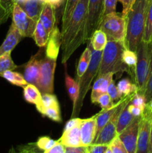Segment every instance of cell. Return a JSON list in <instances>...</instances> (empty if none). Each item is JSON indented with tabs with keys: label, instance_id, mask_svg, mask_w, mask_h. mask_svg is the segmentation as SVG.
Listing matches in <instances>:
<instances>
[{
	"label": "cell",
	"instance_id": "2",
	"mask_svg": "<svg viewBox=\"0 0 152 153\" xmlns=\"http://www.w3.org/2000/svg\"><path fill=\"white\" fill-rule=\"evenodd\" d=\"M125 49L124 43L107 38V44L102 51L98 74H116L124 72L129 74V70L122 62V52Z\"/></svg>",
	"mask_w": 152,
	"mask_h": 153
},
{
	"label": "cell",
	"instance_id": "33",
	"mask_svg": "<svg viewBox=\"0 0 152 153\" xmlns=\"http://www.w3.org/2000/svg\"><path fill=\"white\" fill-rule=\"evenodd\" d=\"M43 116L49 118L50 120L55 121V122L61 123L62 121V117H61L59 102L46 108Z\"/></svg>",
	"mask_w": 152,
	"mask_h": 153
},
{
	"label": "cell",
	"instance_id": "56",
	"mask_svg": "<svg viewBox=\"0 0 152 153\" xmlns=\"http://www.w3.org/2000/svg\"><path fill=\"white\" fill-rule=\"evenodd\" d=\"M61 1H62L63 7H64V5H65V3H66V0H61Z\"/></svg>",
	"mask_w": 152,
	"mask_h": 153
},
{
	"label": "cell",
	"instance_id": "4",
	"mask_svg": "<svg viewBox=\"0 0 152 153\" xmlns=\"http://www.w3.org/2000/svg\"><path fill=\"white\" fill-rule=\"evenodd\" d=\"M151 42L142 40L137 46L136 52L137 62L135 70L134 83L138 88V93L144 94L146 84L150 74V59L151 52Z\"/></svg>",
	"mask_w": 152,
	"mask_h": 153
},
{
	"label": "cell",
	"instance_id": "43",
	"mask_svg": "<svg viewBox=\"0 0 152 153\" xmlns=\"http://www.w3.org/2000/svg\"><path fill=\"white\" fill-rule=\"evenodd\" d=\"M144 95L145 97L147 102L152 99V73L149 76L147 84H146Z\"/></svg>",
	"mask_w": 152,
	"mask_h": 153
},
{
	"label": "cell",
	"instance_id": "25",
	"mask_svg": "<svg viewBox=\"0 0 152 153\" xmlns=\"http://www.w3.org/2000/svg\"><path fill=\"white\" fill-rule=\"evenodd\" d=\"M128 104L124 106L119 112L118 120L116 123V130L118 134H120L125 128H126L134 118V117L128 111Z\"/></svg>",
	"mask_w": 152,
	"mask_h": 153
},
{
	"label": "cell",
	"instance_id": "40",
	"mask_svg": "<svg viewBox=\"0 0 152 153\" xmlns=\"http://www.w3.org/2000/svg\"><path fill=\"white\" fill-rule=\"evenodd\" d=\"M42 99H43V102L44 108L49 107L51 105L58 103V100L57 97L54 95L53 94H42Z\"/></svg>",
	"mask_w": 152,
	"mask_h": 153
},
{
	"label": "cell",
	"instance_id": "57",
	"mask_svg": "<svg viewBox=\"0 0 152 153\" xmlns=\"http://www.w3.org/2000/svg\"><path fill=\"white\" fill-rule=\"evenodd\" d=\"M151 42H152V36H151Z\"/></svg>",
	"mask_w": 152,
	"mask_h": 153
},
{
	"label": "cell",
	"instance_id": "38",
	"mask_svg": "<svg viewBox=\"0 0 152 153\" xmlns=\"http://www.w3.org/2000/svg\"><path fill=\"white\" fill-rule=\"evenodd\" d=\"M109 147L111 149L113 153H128L125 145L123 144L119 137H116L112 143L109 145Z\"/></svg>",
	"mask_w": 152,
	"mask_h": 153
},
{
	"label": "cell",
	"instance_id": "35",
	"mask_svg": "<svg viewBox=\"0 0 152 153\" xmlns=\"http://www.w3.org/2000/svg\"><path fill=\"white\" fill-rule=\"evenodd\" d=\"M95 103L99 105L100 107L101 108V110H106V109L109 108H110L115 104L112 101L111 98H110V97L107 93H105V94H103L101 96H99L98 98L97 99Z\"/></svg>",
	"mask_w": 152,
	"mask_h": 153
},
{
	"label": "cell",
	"instance_id": "51",
	"mask_svg": "<svg viewBox=\"0 0 152 153\" xmlns=\"http://www.w3.org/2000/svg\"><path fill=\"white\" fill-rule=\"evenodd\" d=\"M148 153H152V123L151 126L150 135H149V144H148Z\"/></svg>",
	"mask_w": 152,
	"mask_h": 153
},
{
	"label": "cell",
	"instance_id": "55",
	"mask_svg": "<svg viewBox=\"0 0 152 153\" xmlns=\"http://www.w3.org/2000/svg\"><path fill=\"white\" fill-rule=\"evenodd\" d=\"M104 153H113V151L111 150V149H110V148L109 147V146H108V147H107V150H106V152H104Z\"/></svg>",
	"mask_w": 152,
	"mask_h": 153
},
{
	"label": "cell",
	"instance_id": "23",
	"mask_svg": "<svg viewBox=\"0 0 152 153\" xmlns=\"http://www.w3.org/2000/svg\"><path fill=\"white\" fill-rule=\"evenodd\" d=\"M122 62L129 70V75L134 82L135 70L137 62V52L130 49H125L122 52Z\"/></svg>",
	"mask_w": 152,
	"mask_h": 153
},
{
	"label": "cell",
	"instance_id": "47",
	"mask_svg": "<svg viewBox=\"0 0 152 153\" xmlns=\"http://www.w3.org/2000/svg\"><path fill=\"white\" fill-rule=\"evenodd\" d=\"M43 153H66V146H64L62 143L59 141L49 150L44 151Z\"/></svg>",
	"mask_w": 152,
	"mask_h": 153
},
{
	"label": "cell",
	"instance_id": "19",
	"mask_svg": "<svg viewBox=\"0 0 152 153\" xmlns=\"http://www.w3.org/2000/svg\"><path fill=\"white\" fill-rule=\"evenodd\" d=\"M58 141L62 143L66 147L83 146L81 140H80V125L77 126L71 129L63 131L62 136L58 140Z\"/></svg>",
	"mask_w": 152,
	"mask_h": 153
},
{
	"label": "cell",
	"instance_id": "24",
	"mask_svg": "<svg viewBox=\"0 0 152 153\" xmlns=\"http://www.w3.org/2000/svg\"><path fill=\"white\" fill-rule=\"evenodd\" d=\"M91 54H92V46H91L90 42L88 41L87 47L85 49V50L82 53L80 60H79L78 64H77V79H76V81L78 80L83 76V74L86 72V69L89 67L91 60Z\"/></svg>",
	"mask_w": 152,
	"mask_h": 153
},
{
	"label": "cell",
	"instance_id": "46",
	"mask_svg": "<svg viewBox=\"0 0 152 153\" xmlns=\"http://www.w3.org/2000/svg\"><path fill=\"white\" fill-rule=\"evenodd\" d=\"M12 15L11 13L8 11L4 6L1 4V1H0V25L5 22L7 20L9 17Z\"/></svg>",
	"mask_w": 152,
	"mask_h": 153
},
{
	"label": "cell",
	"instance_id": "9",
	"mask_svg": "<svg viewBox=\"0 0 152 153\" xmlns=\"http://www.w3.org/2000/svg\"><path fill=\"white\" fill-rule=\"evenodd\" d=\"M13 23L23 37H33L37 21L30 17L23 9L17 4L14 3L12 10Z\"/></svg>",
	"mask_w": 152,
	"mask_h": 153
},
{
	"label": "cell",
	"instance_id": "15",
	"mask_svg": "<svg viewBox=\"0 0 152 153\" xmlns=\"http://www.w3.org/2000/svg\"><path fill=\"white\" fill-rule=\"evenodd\" d=\"M113 73L98 75L92 88L91 102L92 103H95L97 99L101 94L107 93V88L110 82L113 81Z\"/></svg>",
	"mask_w": 152,
	"mask_h": 153
},
{
	"label": "cell",
	"instance_id": "21",
	"mask_svg": "<svg viewBox=\"0 0 152 153\" xmlns=\"http://www.w3.org/2000/svg\"><path fill=\"white\" fill-rule=\"evenodd\" d=\"M43 4L44 3L41 0H27L26 1L19 5L30 17L37 22L40 19Z\"/></svg>",
	"mask_w": 152,
	"mask_h": 153
},
{
	"label": "cell",
	"instance_id": "6",
	"mask_svg": "<svg viewBox=\"0 0 152 153\" xmlns=\"http://www.w3.org/2000/svg\"><path fill=\"white\" fill-rule=\"evenodd\" d=\"M126 18L122 13H113L104 15L98 29L104 31L107 38L124 43L126 36Z\"/></svg>",
	"mask_w": 152,
	"mask_h": 153
},
{
	"label": "cell",
	"instance_id": "32",
	"mask_svg": "<svg viewBox=\"0 0 152 153\" xmlns=\"http://www.w3.org/2000/svg\"><path fill=\"white\" fill-rule=\"evenodd\" d=\"M10 53L8 52L0 56V76L7 70H14L17 68V66L12 60Z\"/></svg>",
	"mask_w": 152,
	"mask_h": 153
},
{
	"label": "cell",
	"instance_id": "28",
	"mask_svg": "<svg viewBox=\"0 0 152 153\" xmlns=\"http://www.w3.org/2000/svg\"><path fill=\"white\" fill-rule=\"evenodd\" d=\"M80 0H66L62 13V31L66 28L72 12ZM61 31V32H62Z\"/></svg>",
	"mask_w": 152,
	"mask_h": 153
},
{
	"label": "cell",
	"instance_id": "1",
	"mask_svg": "<svg viewBox=\"0 0 152 153\" xmlns=\"http://www.w3.org/2000/svg\"><path fill=\"white\" fill-rule=\"evenodd\" d=\"M150 0H136L126 18V36L124 42L125 49L136 52L142 40L148 7Z\"/></svg>",
	"mask_w": 152,
	"mask_h": 153
},
{
	"label": "cell",
	"instance_id": "10",
	"mask_svg": "<svg viewBox=\"0 0 152 153\" xmlns=\"http://www.w3.org/2000/svg\"><path fill=\"white\" fill-rule=\"evenodd\" d=\"M152 123V114L145 109L139 126L136 153H148L149 135Z\"/></svg>",
	"mask_w": 152,
	"mask_h": 153
},
{
	"label": "cell",
	"instance_id": "27",
	"mask_svg": "<svg viewBox=\"0 0 152 153\" xmlns=\"http://www.w3.org/2000/svg\"><path fill=\"white\" fill-rule=\"evenodd\" d=\"M33 38H34L36 44L39 47H46L48 40H49V35L40 20L37 21V26H36L35 31H34V35H33Z\"/></svg>",
	"mask_w": 152,
	"mask_h": 153
},
{
	"label": "cell",
	"instance_id": "49",
	"mask_svg": "<svg viewBox=\"0 0 152 153\" xmlns=\"http://www.w3.org/2000/svg\"><path fill=\"white\" fill-rule=\"evenodd\" d=\"M66 153H88L87 146L66 147Z\"/></svg>",
	"mask_w": 152,
	"mask_h": 153
},
{
	"label": "cell",
	"instance_id": "8",
	"mask_svg": "<svg viewBox=\"0 0 152 153\" xmlns=\"http://www.w3.org/2000/svg\"><path fill=\"white\" fill-rule=\"evenodd\" d=\"M57 60L43 57L40 64V79H39L38 89L42 94H53L54 79L56 67Z\"/></svg>",
	"mask_w": 152,
	"mask_h": 153
},
{
	"label": "cell",
	"instance_id": "44",
	"mask_svg": "<svg viewBox=\"0 0 152 153\" xmlns=\"http://www.w3.org/2000/svg\"><path fill=\"white\" fill-rule=\"evenodd\" d=\"M119 2L122 3V14L124 16H125L127 15V13L129 12V10H131V7L133 6L134 3L135 2L136 0H117Z\"/></svg>",
	"mask_w": 152,
	"mask_h": 153
},
{
	"label": "cell",
	"instance_id": "39",
	"mask_svg": "<svg viewBox=\"0 0 152 153\" xmlns=\"http://www.w3.org/2000/svg\"><path fill=\"white\" fill-rule=\"evenodd\" d=\"M131 103L134 105L138 106V107L145 109V108L146 104H147V101H146L145 97L144 94L137 92L135 95L134 96V97H133Z\"/></svg>",
	"mask_w": 152,
	"mask_h": 153
},
{
	"label": "cell",
	"instance_id": "41",
	"mask_svg": "<svg viewBox=\"0 0 152 153\" xmlns=\"http://www.w3.org/2000/svg\"><path fill=\"white\" fill-rule=\"evenodd\" d=\"M117 0H104V15L116 11Z\"/></svg>",
	"mask_w": 152,
	"mask_h": 153
},
{
	"label": "cell",
	"instance_id": "13",
	"mask_svg": "<svg viewBox=\"0 0 152 153\" xmlns=\"http://www.w3.org/2000/svg\"><path fill=\"white\" fill-rule=\"evenodd\" d=\"M80 140L82 146L92 144L96 136V116L87 119H82L80 124Z\"/></svg>",
	"mask_w": 152,
	"mask_h": 153
},
{
	"label": "cell",
	"instance_id": "29",
	"mask_svg": "<svg viewBox=\"0 0 152 153\" xmlns=\"http://www.w3.org/2000/svg\"><path fill=\"white\" fill-rule=\"evenodd\" d=\"M116 87L122 97H128L138 92V88L136 84L131 82L129 79H123L120 80L118 82Z\"/></svg>",
	"mask_w": 152,
	"mask_h": 153
},
{
	"label": "cell",
	"instance_id": "48",
	"mask_svg": "<svg viewBox=\"0 0 152 153\" xmlns=\"http://www.w3.org/2000/svg\"><path fill=\"white\" fill-rule=\"evenodd\" d=\"M82 119L80 118H77V117H74L72 118L71 120L68 121V122L66 123L65 127H64L63 131H66V130H69L71 129V128H74V127L80 125V123H81Z\"/></svg>",
	"mask_w": 152,
	"mask_h": 153
},
{
	"label": "cell",
	"instance_id": "16",
	"mask_svg": "<svg viewBox=\"0 0 152 153\" xmlns=\"http://www.w3.org/2000/svg\"><path fill=\"white\" fill-rule=\"evenodd\" d=\"M22 37H23L21 35L14 24L12 22L5 39L3 41L2 44L0 46V56L8 52H11L16 45L20 42Z\"/></svg>",
	"mask_w": 152,
	"mask_h": 153
},
{
	"label": "cell",
	"instance_id": "7",
	"mask_svg": "<svg viewBox=\"0 0 152 153\" xmlns=\"http://www.w3.org/2000/svg\"><path fill=\"white\" fill-rule=\"evenodd\" d=\"M104 16V0H89L85 19V40L89 41Z\"/></svg>",
	"mask_w": 152,
	"mask_h": 153
},
{
	"label": "cell",
	"instance_id": "17",
	"mask_svg": "<svg viewBox=\"0 0 152 153\" xmlns=\"http://www.w3.org/2000/svg\"><path fill=\"white\" fill-rule=\"evenodd\" d=\"M23 96L27 102L35 105L37 110L42 115L43 114L45 108L42 99V94L37 86L31 84H28L23 88Z\"/></svg>",
	"mask_w": 152,
	"mask_h": 153
},
{
	"label": "cell",
	"instance_id": "36",
	"mask_svg": "<svg viewBox=\"0 0 152 153\" xmlns=\"http://www.w3.org/2000/svg\"><path fill=\"white\" fill-rule=\"evenodd\" d=\"M107 94H109L112 101L114 103L118 102L122 98V95L119 93L117 87L115 85L114 81H112L110 83V85H109L108 88H107Z\"/></svg>",
	"mask_w": 152,
	"mask_h": 153
},
{
	"label": "cell",
	"instance_id": "18",
	"mask_svg": "<svg viewBox=\"0 0 152 153\" xmlns=\"http://www.w3.org/2000/svg\"><path fill=\"white\" fill-rule=\"evenodd\" d=\"M39 20L43 24L48 35L49 36L55 25L58 24L55 9L50 4L44 3Z\"/></svg>",
	"mask_w": 152,
	"mask_h": 153
},
{
	"label": "cell",
	"instance_id": "45",
	"mask_svg": "<svg viewBox=\"0 0 152 153\" xmlns=\"http://www.w3.org/2000/svg\"><path fill=\"white\" fill-rule=\"evenodd\" d=\"M128 111H130V113H131V114L134 117H141L145 111V109L142 108H140V107H138V106L134 105L131 104V102L128 104Z\"/></svg>",
	"mask_w": 152,
	"mask_h": 153
},
{
	"label": "cell",
	"instance_id": "14",
	"mask_svg": "<svg viewBox=\"0 0 152 153\" xmlns=\"http://www.w3.org/2000/svg\"><path fill=\"white\" fill-rule=\"evenodd\" d=\"M61 45H62L61 32L58 28V25H56L49 36V40L45 49V55L49 58L57 60Z\"/></svg>",
	"mask_w": 152,
	"mask_h": 153
},
{
	"label": "cell",
	"instance_id": "50",
	"mask_svg": "<svg viewBox=\"0 0 152 153\" xmlns=\"http://www.w3.org/2000/svg\"><path fill=\"white\" fill-rule=\"evenodd\" d=\"M1 4L8 10L10 13H12L13 4H14V0H0Z\"/></svg>",
	"mask_w": 152,
	"mask_h": 153
},
{
	"label": "cell",
	"instance_id": "3",
	"mask_svg": "<svg viewBox=\"0 0 152 153\" xmlns=\"http://www.w3.org/2000/svg\"><path fill=\"white\" fill-rule=\"evenodd\" d=\"M101 55H102V51H95L92 47L91 60L89 67L83 76L77 81L79 85V96L75 106L72 109L71 118L77 117L80 114L85 97L89 90L90 89L92 82L95 80L99 73Z\"/></svg>",
	"mask_w": 152,
	"mask_h": 153
},
{
	"label": "cell",
	"instance_id": "31",
	"mask_svg": "<svg viewBox=\"0 0 152 153\" xmlns=\"http://www.w3.org/2000/svg\"><path fill=\"white\" fill-rule=\"evenodd\" d=\"M152 36V0L149 1L148 7L147 17H146L145 25L144 34H143L142 40L145 42H151Z\"/></svg>",
	"mask_w": 152,
	"mask_h": 153
},
{
	"label": "cell",
	"instance_id": "22",
	"mask_svg": "<svg viewBox=\"0 0 152 153\" xmlns=\"http://www.w3.org/2000/svg\"><path fill=\"white\" fill-rule=\"evenodd\" d=\"M65 65V84L66 87L67 92L69 96L70 100L72 102V109L75 106L77 102V98L79 96V85L77 81L74 80L72 77H70L68 75L66 71V65Z\"/></svg>",
	"mask_w": 152,
	"mask_h": 153
},
{
	"label": "cell",
	"instance_id": "26",
	"mask_svg": "<svg viewBox=\"0 0 152 153\" xmlns=\"http://www.w3.org/2000/svg\"><path fill=\"white\" fill-rule=\"evenodd\" d=\"M92 49L95 51H103L107 42V36L104 31L97 29L89 40Z\"/></svg>",
	"mask_w": 152,
	"mask_h": 153
},
{
	"label": "cell",
	"instance_id": "5",
	"mask_svg": "<svg viewBox=\"0 0 152 153\" xmlns=\"http://www.w3.org/2000/svg\"><path fill=\"white\" fill-rule=\"evenodd\" d=\"M89 0H80L74 9L66 28L61 32L62 50L67 47L76 34L83 27L85 28V19L87 12Z\"/></svg>",
	"mask_w": 152,
	"mask_h": 153
},
{
	"label": "cell",
	"instance_id": "34",
	"mask_svg": "<svg viewBox=\"0 0 152 153\" xmlns=\"http://www.w3.org/2000/svg\"><path fill=\"white\" fill-rule=\"evenodd\" d=\"M58 142V140H55L51 138V137H47V136H44V137H39L36 144H37V146L40 149L43 151H46L49 150L52 147H53Z\"/></svg>",
	"mask_w": 152,
	"mask_h": 153
},
{
	"label": "cell",
	"instance_id": "20",
	"mask_svg": "<svg viewBox=\"0 0 152 153\" xmlns=\"http://www.w3.org/2000/svg\"><path fill=\"white\" fill-rule=\"evenodd\" d=\"M125 97H122L118 102L115 103L113 106H111L109 108L106 109V110H101L99 113L95 114V116H96V136H95V137L99 134L103 127L109 122V120L116 114V111L119 109V106L123 102Z\"/></svg>",
	"mask_w": 152,
	"mask_h": 153
},
{
	"label": "cell",
	"instance_id": "42",
	"mask_svg": "<svg viewBox=\"0 0 152 153\" xmlns=\"http://www.w3.org/2000/svg\"><path fill=\"white\" fill-rule=\"evenodd\" d=\"M108 146L106 145L91 144L87 146L88 153H104L107 150Z\"/></svg>",
	"mask_w": 152,
	"mask_h": 153
},
{
	"label": "cell",
	"instance_id": "53",
	"mask_svg": "<svg viewBox=\"0 0 152 153\" xmlns=\"http://www.w3.org/2000/svg\"><path fill=\"white\" fill-rule=\"evenodd\" d=\"M151 73H152V44H151V59H150V74ZM150 74H149V76H150Z\"/></svg>",
	"mask_w": 152,
	"mask_h": 153
},
{
	"label": "cell",
	"instance_id": "12",
	"mask_svg": "<svg viewBox=\"0 0 152 153\" xmlns=\"http://www.w3.org/2000/svg\"><path fill=\"white\" fill-rule=\"evenodd\" d=\"M43 48L38 51L37 54L33 55L31 59L24 66L23 76L28 84H31L35 86H38L40 79V64L43 56Z\"/></svg>",
	"mask_w": 152,
	"mask_h": 153
},
{
	"label": "cell",
	"instance_id": "30",
	"mask_svg": "<svg viewBox=\"0 0 152 153\" xmlns=\"http://www.w3.org/2000/svg\"><path fill=\"white\" fill-rule=\"evenodd\" d=\"M1 77L4 78L7 82H10L12 85H16V86L24 88L28 85V82H26L24 76L19 73L15 72L13 70H7V71L4 72L1 75Z\"/></svg>",
	"mask_w": 152,
	"mask_h": 153
},
{
	"label": "cell",
	"instance_id": "11",
	"mask_svg": "<svg viewBox=\"0 0 152 153\" xmlns=\"http://www.w3.org/2000/svg\"><path fill=\"white\" fill-rule=\"evenodd\" d=\"M140 120H141V117H134L129 126L118 135L121 141L125 145L128 153H136V151H137V138H138Z\"/></svg>",
	"mask_w": 152,
	"mask_h": 153
},
{
	"label": "cell",
	"instance_id": "52",
	"mask_svg": "<svg viewBox=\"0 0 152 153\" xmlns=\"http://www.w3.org/2000/svg\"><path fill=\"white\" fill-rule=\"evenodd\" d=\"M145 109L146 111H148L150 112V113L152 114V99L148 102L147 104H146L145 108Z\"/></svg>",
	"mask_w": 152,
	"mask_h": 153
},
{
	"label": "cell",
	"instance_id": "54",
	"mask_svg": "<svg viewBox=\"0 0 152 153\" xmlns=\"http://www.w3.org/2000/svg\"><path fill=\"white\" fill-rule=\"evenodd\" d=\"M26 1L27 0H14V3H17L18 4H21Z\"/></svg>",
	"mask_w": 152,
	"mask_h": 153
},
{
	"label": "cell",
	"instance_id": "37",
	"mask_svg": "<svg viewBox=\"0 0 152 153\" xmlns=\"http://www.w3.org/2000/svg\"><path fill=\"white\" fill-rule=\"evenodd\" d=\"M37 149H39V148L37 146L36 143H28L25 146H21L17 151L14 148H11L8 153H38Z\"/></svg>",
	"mask_w": 152,
	"mask_h": 153
}]
</instances>
